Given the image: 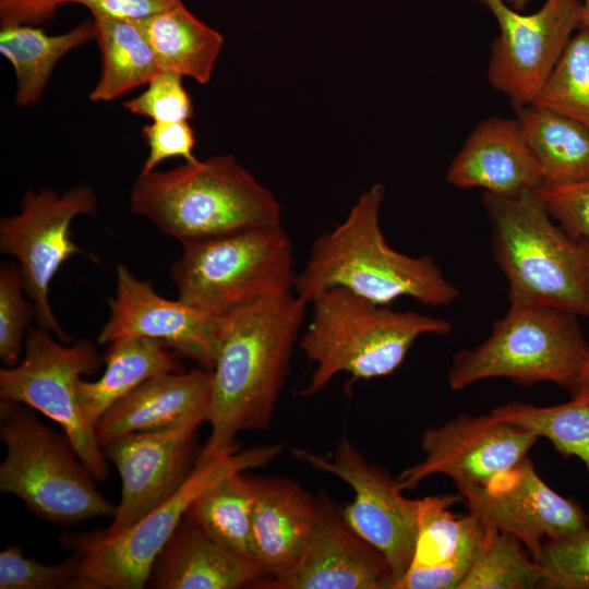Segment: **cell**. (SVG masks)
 Returning a JSON list of instances; mask_svg holds the SVG:
<instances>
[{"label":"cell","instance_id":"36","mask_svg":"<svg viewBox=\"0 0 589 589\" xmlns=\"http://www.w3.org/2000/svg\"><path fill=\"white\" fill-rule=\"evenodd\" d=\"M131 113L156 122L189 121L193 116L192 98L183 85V76L160 71L144 92L123 103Z\"/></svg>","mask_w":589,"mask_h":589},{"label":"cell","instance_id":"7","mask_svg":"<svg viewBox=\"0 0 589 589\" xmlns=\"http://www.w3.org/2000/svg\"><path fill=\"white\" fill-rule=\"evenodd\" d=\"M169 274L178 298L211 316L293 291L298 273L290 236L265 226L182 244Z\"/></svg>","mask_w":589,"mask_h":589},{"label":"cell","instance_id":"17","mask_svg":"<svg viewBox=\"0 0 589 589\" xmlns=\"http://www.w3.org/2000/svg\"><path fill=\"white\" fill-rule=\"evenodd\" d=\"M109 317L97 337L108 345L129 337L163 342L180 358L213 370L223 316L204 314L179 299L159 294L152 283L135 277L124 265L116 269V294L108 300Z\"/></svg>","mask_w":589,"mask_h":589},{"label":"cell","instance_id":"38","mask_svg":"<svg viewBox=\"0 0 589 589\" xmlns=\"http://www.w3.org/2000/svg\"><path fill=\"white\" fill-rule=\"evenodd\" d=\"M552 218L570 236L589 242V181L538 189Z\"/></svg>","mask_w":589,"mask_h":589},{"label":"cell","instance_id":"1","mask_svg":"<svg viewBox=\"0 0 589 589\" xmlns=\"http://www.w3.org/2000/svg\"><path fill=\"white\" fill-rule=\"evenodd\" d=\"M308 305L291 291L223 316L212 370L211 432L197 458L238 450L239 433L268 429Z\"/></svg>","mask_w":589,"mask_h":589},{"label":"cell","instance_id":"20","mask_svg":"<svg viewBox=\"0 0 589 589\" xmlns=\"http://www.w3.org/2000/svg\"><path fill=\"white\" fill-rule=\"evenodd\" d=\"M446 181L498 195L538 190L544 182L518 120L480 121L453 159Z\"/></svg>","mask_w":589,"mask_h":589},{"label":"cell","instance_id":"30","mask_svg":"<svg viewBox=\"0 0 589 589\" xmlns=\"http://www.w3.org/2000/svg\"><path fill=\"white\" fill-rule=\"evenodd\" d=\"M491 412L548 440L564 457L579 458L589 472V393L572 396L569 401L553 406L513 400Z\"/></svg>","mask_w":589,"mask_h":589},{"label":"cell","instance_id":"29","mask_svg":"<svg viewBox=\"0 0 589 589\" xmlns=\"http://www.w3.org/2000/svg\"><path fill=\"white\" fill-rule=\"evenodd\" d=\"M460 500V494L418 498L417 540L410 566L440 565L477 556L485 526L469 512L458 516L450 510Z\"/></svg>","mask_w":589,"mask_h":589},{"label":"cell","instance_id":"23","mask_svg":"<svg viewBox=\"0 0 589 589\" xmlns=\"http://www.w3.org/2000/svg\"><path fill=\"white\" fill-rule=\"evenodd\" d=\"M180 358L163 342L129 337L108 344L103 356L105 372L96 381L80 380L77 398L94 428L118 401L146 380L161 373L182 371Z\"/></svg>","mask_w":589,"mask_h":589},{"label":"cell","instance_id":"6","mask_svg":"<svg viewBox=\"0 0 589 589\" xmlns=\"http://www.w3.org/2000/svg\"><path fill=\"white\" fill-rule=\"evenodd\" d=\"M0 438L5 447L0 491L39 518L71 526L116 515L117 505L98 490L68 437L45 424L36 410L1 399Z\"/></svg>","mask_w":589,"mask_h":589},{"label":"cell","instance_id":"10","mask_svg":"<svg viewBox=\"0 0 589 589\" xmlns=\"http://www.w3.org/2000/svg\"><path fill=\"white\" fill-rule=\"evenodd\" d=\"M67 344L41 327L29 329L19 363L0 370V397L58 423L97 481H104L108 467L103 447L77 398L82 375L96 372L103 359L87 340Z\"/></svg>","mask_w":589,"mask_h":589},{"label":"cell","instance_id":"9","mask_svg":"<svg viewBox=\"0 0 589 589\" xmlns=\"http://www.w3.org/2000/svg\"><path fill=\"white\" fill-rule=\"evenodd\" d=\"M280 449L279 445H263L196 458L191 472L172 494L119 534L104 540H88L79 534L65 538L64 542L83 555L71 589L145 587L158 554L190 506L216 482L268 464Z\"/></svg>","mask_w":589,"mask_h":589},{"label":"cell","instance_id":"2","mask_svg":"<svg viewBox=\"0 0 589 589\" xmlns=\"http://www.w3.org/2000/svg\"><path fill=\"white\" fill-rule=\"evenodd\" d=\"M384 187L364 191L336 227L318 236L298 273L293 291L308 304L321 292L344 288L381 305L408 297L429 306L452 304L459 296L429 255L393 249L381 227Z\"/></svg>","mask_w":589,"mask_h":589},{"label":"cell","instance_id":"14","mask_svg":"<svg viewBox=\"0 0 589 589\" xmlns=\"http://www.w3.org/2000/svg\"><path fill=\"white\" fill-rule=\"evenodd\" d=\"M539 440L530 431L489 414L460 413L430 426L421 436L423 458L397 477L401 489L413 490L432 476H445L458 488L482 485L528 456Z\"/></svg>","mask_w":589,"mask_h":589},{"label":"cell","instance_id":"32","mask_svg":"<svg viewBox=\"0 0 589 589\" xmlns=\"http://www.w3.org/2000/svg\"><path fill=\"white\" fill-rule=\"evenodd\" d=\"M532 103L558 110L589 129V27L577 29Z\"/></svg>","mask_w":589,"mask_h":589},{"label":"cell","instance_id":"19","mask_svg":"<svg viewBox=\"0 0 589 589\" xmlns=\"http://www.w3.org/2000/svg\"><path fill=\"white\" fill-rule=\"evenodd\" d=\"M212 384L213 372L204 368L146 380L97 421L95 433L100 446L129 433L207 422Z\"/></svg>","mask_w":589,"mask_h":589},{"label":"cell","instance_id":"21","mask_svg":"<svg viewBox=\"0 0 589 589\" xmlns=\"http://www.w3.org/2000/svg\"><path fill=\"white\" fill-rule=\"evenodd\" d=\"M254 492L252 550L266 580L298 562L318 519L321 498L280 477H254Z\"/></svg>","mask_w":589,"mask_h":589},{"label":"cell","instance_id":"4","mask_svg":"<svg viewBox=\"0 0 589 589\" xmlns=\"http://www.w3.org/2000/svg\"><path fill=\"white\" fill-rule=\"evenodd\" d=\"M482 204L510 303L549 305L589 320V242L552 221L538 190L484 192Z\"/></svg>","mask_w":589,"mask_h":589},{"label":"cell","instance_id":"44","mask_svg":"<svg viewBox=\"0 0 589 589\" xmlns=\"http://www.w3.org/2000/svg\"><path fill=\"white\" fill-rule=\"evenodd\" d=\"M581 1H585V0H581Z\"/></svg>","mask_w":589,"mask_h":589},{"label":"cell","instance_id":"27","mask_svg":"<svg viewBox=\"0 0 589 589\" xmlns=\"http://www.w3.org/2000/svg\"><path fill=\"white\" fill-rule=\"evenodd\" d=\"M100 51L99 77L89 93L94 103H108L149 81L161 70L139 26L127 20L92 14Z\"/></svg>","mask_w":589,"mask_h":589},{"label":"cell","instance_id":"8","mask_svg":"<svg viewBox=\"0 0 589 589\" xmlns=\"http://www.w3.org/2000/svg\"><path fill=\"white\" fill-rule=\"evenodd\" d=\"M589 361L577 316L541 304L510 303L479 346L458 351L448 371L453 390L502 377L519 385L549 382L569 392Z\"/></svg>","mask_w":589,"mask_h":589},{"label":"cell","instance_id":"3","mask_svg":"<svg viewBox=\"0 0 589 589\" xmlns=\"http://www.w3.org/2000/svg\"><path fill=\"white\" fill-rule=\"evenodd\" d=\"M130 209L181 244L281 224L275 195L229 154L141 171Z\"/></svg>","mask_w":589,"mask_h":589},{"label":"cell","instance_id":"26","mask_svg":"<svg viewBox=\"0 0 589 589\" xmlns=\"http://www.w3.org/2000/svg\"><path fill=\"white\" fill-rule=\"evenodd\" d=\"M92 39H95L93 19L58 35H49L39 26L29 24L1 26L0 52L14 70L16 104H37L58 62Z\"/></svg>","mask_w":589,"mask_h":589},{"label":"cell","instance_id":"35","mask_svg":"<svg viewBox=\"0 0 589 589\" xmlns=\"http://www.w3.org/2000/svg\"><path fill=\"white\" fill-rule=\"evenodd\" d=\"M536 561L544 576V588L589 589V528L545 541Z\"/></svg>","mask_w":589,"mask_h":589},{"label":"cell","instance_id":"18","mask_svg":"<svg viewBox=\"0 0 589 589\" xmlns=\"http://www.w3.org/2000/svg\"><path fill=\"white\" fill-rule=\"evenodd\" d=\"M383 554L360 537L327 497L298 562L285 574L261 581L267 589H390Z\"/></svg>","mask_w":589,"mask_h":589},{"label":"cell","instance_id":"11","mask_svg":"<svg viewBox=\"0 0 589 589\" xmlns=\"http://www.w3.org/2000/svg\"><path fill=\"white\" fill-rule=\"evenodd\" d=\"M96 207L94 190L79 183L61 194L49 188L28 190L20 211L0 219V251L17 261L39 327L63 342L71 340L51 308L50 286L61 266L73 255L96 260L74 242L71 231L74 218L95 216Z\"/></svg>","mask_w":589,"mask_h":589},{"label":"cell","instance_id":"37","mask_svg":"<svg viewBox=\"0 0 589 589\" xmlns=\"http://www.w3.org/2000/svg\"><path fill=\"white\" fill-rule=\"evenodd\" d=\"M142 136L148 147V155L143 164L142 172H149L168 158H182L185 163H194L193 154L196 144L195 133L189 121L156 122L152 121L142 128Z\"/></svg>","mask_w":589,"mask_h":589},{"label":"cell","instance_id":"24","mask_svg":"<svg viewBox=\"0 0 589 589\" xmlns=\"http://www.w3.org/2000/svg\"><path fill=\"white\" fill-rule=\"evenodd\" d=\"M543 185L589 181V129L576 119L534 103L515 108Z\"/></svg>","mask_w":589,"mask_h":589},{"label":"cell","instance_id":"34","mask_svg":"<svg viewBox=\"0 0 589 589\" xmlns=\"http://www.w3.org/2000/svg\"><path fill=\"white\" fill-rule=\"evenodd\" d=\"M82 561V553L75 551L58 564H44L10 545L0 553V589H71Z\"/></svg>","mask_w":589,"mask_h":589},{"label":"cell","instance_id":"22","mask_svg":"<svg viewBox=\"0 0 589 589\" xmlns=\"http://www.w3.org/2000/svg\"><path fill=\"white\" fill-rule=\"evenodd\" d=\"M261 567L228 552L188 517L158 554L147 585L156 589H238L257 587Z\"/></svg>","mask_w":589,"mask_h":589},{"label":"cell","instance_id":"33","mask_svg":"<svg viewBox=\"0 0 589 589\" xmlns=\"http://www.w3.org/2000/svg\"><path fill=\"white\" fill-rule=\"evenodd\" d=\"M36 308L28 298L17 263L0 265V359L3 366L19 363Z\"/></svg>","mask_w":589,"mask_h":589},{"label":"cell","instance_id":"43","mask_svg":"<svg viewBox=\"0 0 589 589\" xmlns=\"http://www.w3.org/2000/svg\"><path fill=\"white\" fill-rule=\"evenodd\" d=\"M529 2L530 0H509L510 7L517 11L524 10Z\"/></svg>","mask_w":589,"mask_h":589},{"label":"cell","instance_id":"28","mask_svg":"<svg viewBox=\"0 0 589 589\" xmlns=\"http://www.w3.org/2000/svg\"><path fill=\"white\" fill-rule=\"evenodd\" d=\"M254 476L236 472L207 489L190 506L185 517L228 552L254 562Z\"/></svg>","mask_w":589,"mask_h":589},{"label":"cell","instance_id":"16","mask_svg":"<svg viewBox=\"0 0 589 589\" xmlns=\"http://www.w3.org/2000/svg\"><path fill=\"white\" fill-rule=\"evenodd\" d=\"M201 425L134 432L106 443L103 449L121 479V500L106 529L79 536L88 540L115 537L172 494L195 465Z\"/></svg>","mask_w":589,"mask_h":589},{"label":"cell","instance_id":"41","mask_svg":"<svg viewBox=\"0 0 589 589\" xmlns=\"http://www.w3.org/2000/svg\"><path fill=\"white\" fill-rule=\"evenodd\" d=\"M589 393V361L584 369L580 377L578 378L577 383L570 390L572 396H578Z\"/></svg>","mask_w":589,"mask_h":589},{"label":"cell","instance_id":"15","mask_svg":"<svg viewBox=\"0 0 589 589\" xmlns=\"http://www.w3.org/2000/svg\"><path fill=\"white\" fill-rule=\"evenodd\" d=\"M468 512L484 526L517 538L536 560L548 540L589 528L588 513L555 492L527 456L482 485L458 488Z\"/></svg>","mask_w":589,"mask_h":589},{"label":"cell","instance_id":"40","mask_svg":"<svg viewBox=\"0 0 589 589\" xmlns=\"http://www.w3.org/2000/svg\"><path fill=\"white\" fill-rule=\"evenodd\" d=\"M69 0H0V25L39 26L52 19Z\"/></svg>","mask_w":589,"mask_h":589},{"label":"cell","instance_id":"39","mask_svg":"<svg viewBox=\"0 0 589 589\" xmlns=\"http://www.w3.org/2000/svg\"><path fill=\"white\" fill-rule=\"evenodd\" d=\"M182 0H69L87 8L92 14H100L127 21H141L160 13Z\"/></svg>","mask_w":589,"mask_h":589},{"label":"cell","instance_id":"42","mask_svg":"<svg viewBox=\"0 0 589 589\" xmlns=\"http://www.w3.org/2000/svg\"><path fill=\"white\" fill-rule=\"evenodd\" d=\"M582 25L589 27V0L582 1Z\"/></svg>","mask_w":589,"mask_h":589},{"label":"cell","instance_id":"5","mask_svg":"<svg viewBox=\"0 0 589 589\" xmlns=\"http://www.w3.org/2000/svg\"><path fill=\"white\" fill-rule=\"evenodd\" d=\"M312 316L299 347L314 364L301 396L322 392L347 373L370 380L394 373L417 339L452 332L445 318L399 311L374 303L344 288H332L311 302Z\"/></svg>","mask_w":589,"mask_h":589},{"label":"cell","instance_id":"25","mask_svg":"<svg viewBox=\"0 0 589 589\" xmlns=\"http://www.w3.org/2000/svg\"><path fill=\"white\" fill-rule=\"evenodd\" d=\"M134 23L148 41L161 71L191 77L201 85L211 81L224 37L182 1Z\"/></svg>","mask_w":589,"mask_h":589},{"label":"cell","instance_id":"31","mask_svg":"<svg viewBox=\"0 0 589 589\" xmlns=\"http://www.w3.org/2000/svg\"><path fill=\"white\" fill-rule=\"evenodd\" d=\"M544 588L540 565L514 536L485 526L479 551L458 589Z\"/></svg>","mask_w":589,"mask_h":589},{"label":"cell","instance_id":"12","mask_svg":"<svg viewBox=\"0 0 589 589\" xmlns=\"http://www.w3.org/2000/svg\"><path fill=\"white\" fill-rule=\"evenodd\" d=\"M290 453L318 471L347 483L352 502L341 514L350 527L386 558L394 584L411 565L418 530V498L404 495V490L385 468L370 462L357 447L342 437L329 455L301 447Z\"/></svg>","mask_w":589,"mask_h":589},{"label":"cell","instance_id":"13","mask_svg":"<svg viewBox=\"0 0 589 589\" xmlns=\"http://www.w3.org/2000/svg\"><path fill=\"white\" fill-rule=\"evenodd\" d=\"M474 1L491 11L501 29L489 61L491 85L514 108L531 104L582 25V1L545 0L531 14L519 13L503 0Z\"/></svg>","mask_w":589,"mask_h":589}]
</instances>
